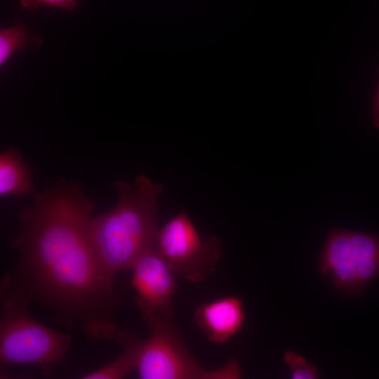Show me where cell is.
I'll use <instances>...</instances> for the list:
<instances>
[{"label": "cell", "mask_w": 379, "mask_h": 379, "mask_svg": "<svg viewBox=\"0 0 379 379\" xmlns=\"http://www.w3.org/2000/svg\"><path fill=\"white\" fill-rule=\"evenodd\" d=\"M117 202L111 211L91 217L87 235L97 258L113 279L120 271L131 269L136 260L157 244L159 197L164 189L140 174L131 185L113 183Z\"/></svg>", "instance_id": "cell-1"}, {"label": "cell", "mask_w": 379, "mask_h": 379, "mask_svg": "<svg viewBox=\"0 0 379 379\" xmlns=\"http://www.w3.org/2000/svg\"><path fill=\"white\" fill-rule=\"evenodd\" d=\"M0 361L1 364H64L72 338L34 319L27 300L4 276L0 287Z\"/></svg>", "instance_id": "cell-2"}, {"label": "cell", "mask_w": 379, "mask_h": 379, "mask_svg": "<svg viewBox=\"0 0 379 379\" xmlns=\"http://www.w3.org/2000/svg\"><path fill=\"white\" fill-rule=\"evenodd\" d=\"M149 338L142 342L136 371L142 379H239L238 360L208 370L192 357L175 325L173 317H161L147 324Z\"/></svg>", "instance_id": "cell-3"}, {"label": "cell", "mask_w": 379, "mask_h": 379, "mask_svg": "<svg viewBox=\"0 0 379 379\" xmlns=\"http://www.w3.org/2000/svg\"><path fill=\"white\" fill-rule=\"evenodd\" d=\"M157 247L175 275L194 283L210 277L221 255L218 238L202 240L185 210L159 229Z\"/></svg>", "instance_id": "cell-4"}, {"label": "cell", "mask_w": 379, "mask_h": 379, "mask_svg": "<svg viewBox=\"0 0 379 379\" xmlns=\"http://www.w3.org/2000/svg\"><path fill=\"white\" fill-rule=\"evenodd\" d=\"M131 270L136 305L146 324L161 317H173V297L178 286L175 274L155 246L145 251Z\"/></svg>", "instance_id": "cell-5"}, {"label": "cell", "mask_w": 379, "mask_h": 379, "mask_svg": "<svg viewBox=\"0 0 379 379\" xmlns=\"http://www.w3.org/2000/svg\"><path fill=\"white\" fill-rule=\"evenodd\" d=\"M245 316L241 298L227 295L199 305L194 318L210 343L223 344L240 331Z\"/></svg>", "instance_id": "cell-6"}, {"label": "cell", "mask_w": 379, "mask_h": 379, "mask_svg": "<svg viewBox=\"0 0 379 379\" xmlns=\"http://www.w3.org/2000/svg\"><path fill=\"white\" fill-rule=\"evenodd\" d=\"M318 269L333 278L336 288L353 293L363 291L352 258L350 231L339 228L331 231L321 253Z\"/></svg>", "instance_id": "cell-7"}, {"label": "cell", "mask_w": 379, "mask_h": 379, "mask_svg": "<svg viewBox=\"0 0 379 379\" xmlns=\"http://www.w3.org/2000/svg\"><path fill=\"white\" fill-rule=\"evenodd\" d=\"M32 169L24 161L19 150L10 148L0 155V195L23 197L34 192Z\"/></svg>", "instance_id": "cell-8"}, {"label": "cell", "mask_w": 379, "mask_h": 379, "mask_svg": "<svg viewBox=\"0 0 379 379\" xmlns=\"http://www.w3.org/2000/svg\"><path fill=\"white\" fill-rule=\"evenodd\" d=\"M122 348V353L102 368L82 377L84 379H121L136 371L142 342L130 328L119 330L114 339Z\"/></svg>", "instance_id": "cell-9"}, {"label": "cell", "mask_w": 379, "mask_h": 379, "mask_svg": "<svg viewBox=\"0 0 379 379\" xmlns=\"http://www.w3.org/2000/svg\"><path fill=\"white\" fill-rule=\"evenodd\" d=\"M350 244L359 284L364 291L379 274V237L368 232L350 231Z\"/></svg>", "instance_id": "cell-10"}, {"label": "cell", "mask_w": 379, "mask_h": 379, "mask_svg": "<svg viewBox=\"0 0 379 379\" xmlns=\"http://www.w3.org/2000/svg\"><path fill=\"white\" fill-rule=\"evenodd\" d=\"M42 39L35 36L18 21L15 25L0 30V65L2 67L10 56L16 51H22L25 47L37 50Z\"/></svg>", "instance_id": "cell-11"}, {"label": "cell", "mask_w": 379, "mask_h": 379, "mask_svg": "<svg viewBox=\"0 0 379 379\" xmlns=\"http://www.w3.org/2000/svg\"><path fill=\"white\" fill-rule=\"evenodd\" d=\"M286 364L290 368L293 379H315L318 378L317 367L307 364L304 357L298 354L288 351L284 356Z\"/></svg>", "instance_id": "cell-12"}, {"label": "cell", "mask_w": 379, "mask_h": 379, "mask_svg": "<svg viewBox=\"0 0 379 379\" xmlns=\"http://www.w3.org/2000/svg\"><path fill=\"white\" fill-rule=\"evenodd\" d=\"M21 6L29 11L38 9L40 6L45 5L57 7L73 11L79 6L77 0H19Z\"/></svg>", "instance_id": "cell-13"}, {"label": "cell", "mask_w": 379, "mask_h": 379, "mask_svg": "<svg viewBox=\"0 0 379 379\" xmlns=\"http://www.w3.org/2000/svg\"><path fill=\"white\" fill-rule=\"evenodd\" d=\"M373 100V107L371 112V116L373 117V125L374 127L379 129V81L377 91Z\"/></svg>", "instance_id": "cell-14"}]
</instances>
